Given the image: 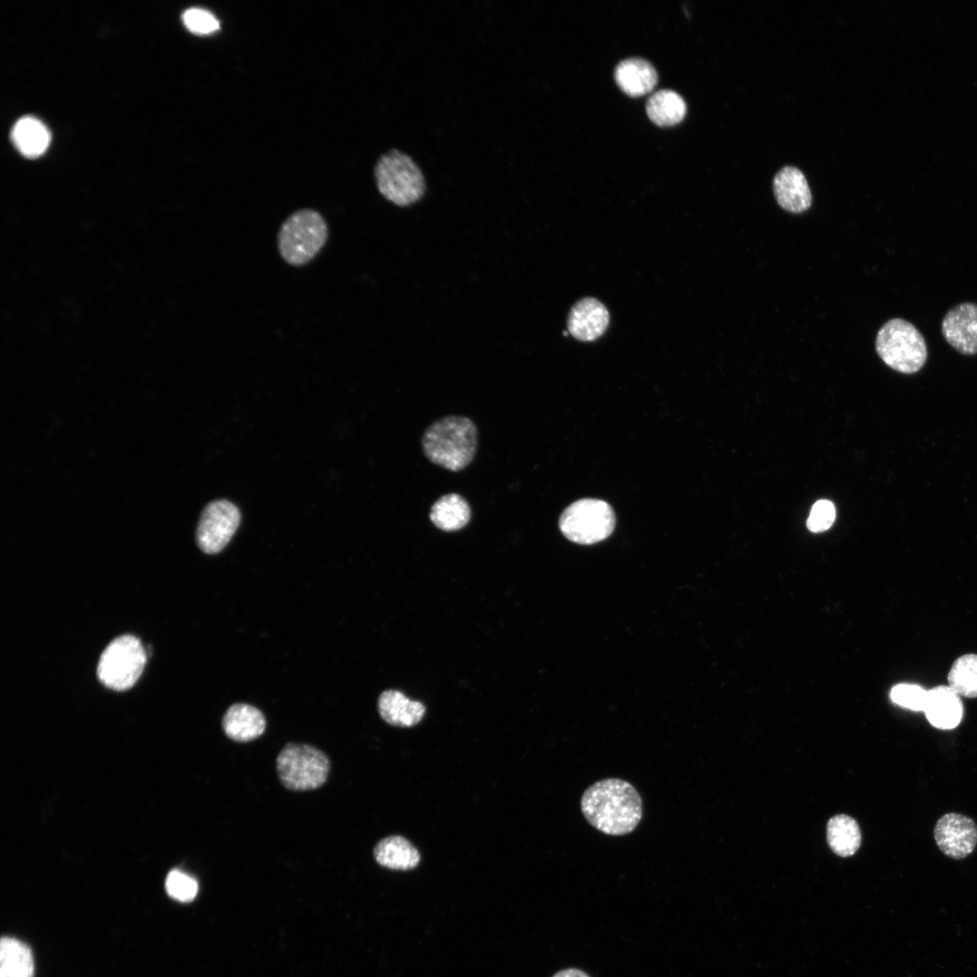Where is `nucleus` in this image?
Wrapping results in <instances>:
<instances>
[{"label":"nucleus","mask_w":977,"mask_h":977,"mask_svg":"<svg viewBox=\"0 0 977 977\" xmlns=\"http://www.w3.org/2000/svg\"><path fill=\"white\" fill-rule=\"evenodd\" d=\"M581 810L585 820L599 831L612 836L632 832L642 818V801L629 782L607 778L589 786L583 793Z\"/></svg>","instance_id":"nucleus-1"},{"label":"nucleus","mask_w":977,"mask_h":977,"mask_svg":"<svg viewBox=\"0 0 977 977\" xmlns=\"http://www.w3.org/2000/svg\"><path fill=\"white\" fill-rule=\"evenodd\" d=\"M422 445L430 461L443 469L459 471L469 466L475 457L477 427L468 417L448 415L425 430Z\"/></svg>","instance_id":"nucleus-2"},{"label":"nucleus","mask_w":977,"mask_h":977,"mask_svg":"<svg viewBox=\"0 0 977 977\" xmlns=\"http://www.w3.org/2000/svg\"><path fill=\"white\" fill-rule=\"evenodd\" d=\"M328 236L323 216L313 209H301L290 214L278 232V250L281 258L292 266H302L324 247Z\"/></svg>","instance_id":"nucleus-3"},{"label":"nucleus","mask_w":977,"mask_h":977,"mask_svg":"<svg viewBox=\"0 0 977 977\" xmlns=\"http://www.w3.org/2000/svg\"><path fill=\"white\" fill-rule=\"evenodd\" d=\"M876 351L883 362L902 374H914L925 363V338L910 322L896 318L887 321L876 337Z\"/></svg>","instance_id":"nucleus-4"},{"label":"nucleus","mask_w":977,"mask_h":977,"mask_svg":"<svg viewBox=\"0 0 977 977\" xmlns=\"http://www.w3.org/2000/svg\"><path fill=\"white\" fill-rule=\"evenodd\" d=\"M375 175L381 194L398 206L411 205L425 194V179L419 166L409 155L398 149L381 156Z\"/></svg>","instance_id":"nucleus-5"},{"label":"nucleus","mask_w":977,"mask_h":977,"mask_svg":"<svg viewBox=\"0 0 977 977\" xmlns=\"http://www.w3.org/2000/svg\"><path fill=\"white\" fill-rule=\"evenodd\" d=\"M276 770L285 788L309 791L326 783L330 761L325 753L312 745L288 743L277 756Z\"/></svg>","instance_id":"nucleus-6"},{"label":"nucleus","mask_w":977,"mask_h":977,"mask_svg":"<svg viewBox=\"0 0 977 977\" xmlns=\"http://www.w3.org/2000/svg\"><path fill=\"white\" fill-rule=\"evenodd\" d=\"M147 662V651L133 635L114 639L100 655L97 676L107 688L117 691L130 688L139 678Z\"/></svg>","instance_id":"nucleus-7"},{"label":"nucleus","mask_w":977,"mask_h":977,"mask_svg":"<svg viewBox=\"0 0 977 977\" xmlns=\"http://www.w3.org/2000/svg\"><path fill=\"white\" fill-rule=\"evenodd\" d=\"M615 517L611 506L601 499L583 498L567 507L559 527L569 540L582 545L598 543L613 531Z\"/></svg>","instance_id":"nucleus-8"},{"label":"nucleus","mask_w":977,"mask_h":977,"mask_svg":"<svg viewBox=\"0 0 977 977\" xmlns=\"http://www.w3.org/2000/svg\"><path fill=\"white\" fill-rule=\"evenodd\" d=\"M241 520L237 507L228 500L208 504L202 512L196 530V542L206 554H216L229 543Z\"/></svg>","instance_id":"nucleus-9"},{"label":"nucleus","mask_w":977,"mask_h":977,"mask_svg":"<svg viewBox=\"0 0 977 977\" xmlns=\"http://www.w3.org/2000/svg\"><path fill=\"white\" fill-rule=\"evenodd\" d=\"M934 838L944 855L960 860L972 854L977 846V824L964 814L948 812L935 822Z\"/></svg>","instance_id":"nucleus-10"},{"label":"nucleus","mask_w":977,"mask_h":977,"mask_svg":"<svg viewBox=\"0 0 977 977\" xmlns=\"http://www.w3.org/2000/svg\"><path fill=\"white\" fill-rule=\"evenodd\" d=\"M942 333L958 352L977 354V304L965 302L951 308L943 319Z\"/></svg>","instance_id":"nucleus-11"},{"label":"nucleus","mask_w":977,"mask_h":977,"mask_svg":"<svg viewBox=\"0 0 977 977\" xmlns=\"http://www.w3.org/2000/svg\"><path fill=\"white\" fill-rule=\"evenodd\" d=\"M773 191L778 204L792 213H802L812 202L811 192L805 175L793 166H785L774 175Z\"/></svg>","instance_id":"nucleus-12"},{"label":"nucleus","mask_w":977,"mask_h":977,"mask_svg":"<svg viewBox=\"0 0 977 977\" xmlns=\"http://www.w3.org/2000/svg\"><path fill=\"white\" fill-rule=\"evenodd\" d=\"M609 318V312L602 302L593 298H584L571 308L567 327L574 337L593 341L604 333Z\"/></svg>","instance_id":"nucleus-13"},{"label":"nucleus","mask_w":977,"mask_h":977,"mask_svg":"<svg viewBox=\"0 0 977 977\" xmlns=\"http://www.w3.org/2000/svg\"><path fill=\"white\" fill-rule=\"evenodd\" d=\"M929 723L943 730L955 728L961 722L963 707L961 698L948 686H937L927 690L923 710Z\"/></svg>","instance_id":"nucleus-14"},{"label":"nucleus","mask_w":977,"mask_h":977,"mask_svg":"<svg viewBox=\"0 0 977 977\" xmlns=\"http://www.w3.org/2000/svg\"><path fill=\"white\" fill-rule=\"evenodd\" d=\"M227 737L239 743L252 741L261 736L266 727L263 714L256 707L243 703L231 706L222 720Z\"/></svg>","instance_id":"nucleus-15"},{"label":"nucleus","mask_w":977,"mask_h":977,"mask_svg":"<svg viewBox=\"0 0 977 977\" xmlns=\"http://www.w3.org/2000/svg\"><path fill=\"white\" fill-rule=\"evenodd\" d=\"M381 717L392 726L411 727L417 725L425 714L422 703L411 700L397 690L384 691L377 702Z\"/></svg>","instance_id":"nucleus-16"},{"label":"nucleus","mask_w":977,"mask_h":977,"mask_svg":"<svg viewBox=\"0 0 977 977\" xmlns=\"http://www.w3.org/2000/svg\"><path fill=\"white\" fill-rule=\"evenodd\" d=\"M614 77L621 90L631 97L650 92L658 82L655 68L640 58H630L621 62L615 69Z\"/></svg>","instance_id":"nucleus-17"},{"label":"nucleus","mask_w":977,"mask_h":977,"mask_svg":"<svg viewBox=\"0 0 977 977\" xmlns=\"http://www.w3.org/2000/svg\"><path fill=\"white\" fill-rule=\"evenodd\" d=\"M373 853L379 865L396 870L414 868L421 860L419 850L407 839L398 835L381 839Z\"/></svg>","instance_id":"nucleus-18"},{"label":"nucleus","mask_w":977,"mask_h":977,"mask_svg":"<svg viewBox=\"0 0 977 977\" xmlns=\"http://www.w3.org/2000/svg\"><path fill=\"white\" fill-rule=\"evenodd\" d=\"M11 138L19 152L30 158L43 155L51 141L48 128L33 117L20 119L12 129Z\"/></svg>","instance_id":"nucleus-19"},{"label":"nucleus","mask_w":977,"mask_h":977,"mask_svg":"<svg viewBox=\"0 0 977 977\" xmlns=\"http://www.w3.org/2000/svg\"><path fill=\"white\" fill-rule=\"evenodd\" d=\"M430 519L441 530L452 532L463 528L470 519V507L459 494L441 496L432 507Z\"/></svg>","instance_id":"nucleus-20"},{"label":"nucleus","mask_w":977,"mask_h":977,"mask_svg":"<svg viewBox=\"0 0 977 977\" xmlns=\"http://www.w3.org/2000/svg\"><path fill=\"white\" fill-rule=\"evenodd\" d=\"M31 948L24 942L5 936L0 942V977H33Z\"/></svg>","instance_id":"nucleus-21"},{"label":"nucleus","mask_w":977,"mask_h":977,"mask_svg":"<svg viewBox=\"0 0 977 977\" xmlns=\"http://www.w3.org/2000/svg\"><path fill=\"white\" fill-rule=\"evenodd\" d=\"M827 840L836 855L843 858L852 856L861 842L858 822L845 814L833 816L827 824Z\"/></svg>","instance_id":"nucleus-22"},{"label":"nucleus","mask_w":977,"mask_h":977,"mask_svg":"<svg viewBox=\"0 0 977 977\" xmlns=\"http://www.w3.org/2000/svg\"><path fill=\"white\" fill-rule=\"evenodd\" d=\"M649 118L660 127L679 123L685 117L687 106L682 97L670 90H662L652 94L647 102Z\"/></svg>","instance_id":"nucleus-23"},{"label":"nucleus","mask_w":977,"mask_h":977,"mask_svg":"<svg viewBox=\"0 0 977 977\" xmlns=\"http://www.w3.org/2000/svg\"><path fill=\"white\" fill-rule=\"evenodd\" d=\"M949 687L959 696L977 697V654L959 657L948 673Z\"/></svg>","instance_id":"nucleus-24"},{"label":"nucleus","mask_w":977,"mask_h":977,"mask_svg":"<svg viewBox=\"0 0 977 977\" xmlns=\"http://www.w3.org/2000/svg\"><path fill=\"white\" fill-rule=\"evenodd\" d=\"M166 888L168 895L180 901H192L198 891L196 880L180 870H172L168 873L166 880Z\"/></svg>","instance_id":"nucleus-25"},{"label":"nucleus","mask_w":977,"mask_h":977,"mask_svg":"<svg viewBox=\"0 0 977 977\" xmlns=\"http://www.w3.org/2000/svg\"><path fill=\"white\" fill-rule=\"evenodd\" d=\"M927 690L917 685L898 684L890 692V698L896 705L915 711H923Z\"/></svg>","instance_id":"nucleus-26"},{"label":"nucleus","mask_w":977,"mask_h":977,"mask_svg":"<svg viewBox=\"0 0 977 977\" xmlns=\"http://www.w3.org/2000/svg\"><path fill=\"white\" fill-rule=\"evenodd\" d=\"M185 27L195 34H209L219 29V21L209 11L189 8L183 14Z\"/></svg>","instance_id":"nucleus-27"},{"label":"nucleus","mask_w":977,"mask_h":977,"mask_svg":"<svg viewBox=\"0 0 977 977\" xmlns=\"http://www.w3.org/2000/svg\"><path fill=\"white\" fill-rule=\"evenodd\" d=\"M836 517L833 503L827 499H820L812 506L807 519V527L813 533H820L829 529Z\"/></svg>","instance_id":"nucleus-28"},{"label":"nucleus","mask_w":977,"mask_h":977,"mask_svg":"<svg viewBox=\"0 0 977 977\" xmlns=\"http://www.w3.org/2000/svg\"><path fill=\"white\" fill-rule=\"evenodd\" d=\"M553 977H590L586 972L575 968L564 969L557 972Z\"/></svg>","instance_id":"nucleus-29"}]
</instances>
